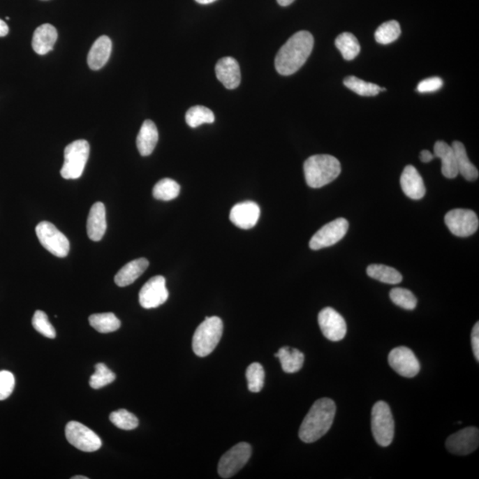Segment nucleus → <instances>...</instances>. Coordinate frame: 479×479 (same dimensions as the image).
I'll use <instances>...</instances> for the list:
<instances>
[{
	"mask_svg": "<svg viewBox=\"0 0 479 479\" xmlns=\"http://www.w3.org/2000/svg\"><path fill=\"white\" fill-rule=\"evenodd\" d=\"M314 45V39L309 31H298L288 38L275 57L278 73L290 75L300 71L309 58Z\"/></svg>",
	"mask_w": 479,
	"mask_h": 479,
	"instance_id": "obj_1",
	"label": "nucleus"
},
{
	"mask_svg": "<svg viewBox=\"0 0 479 479\" xmlns=\"http://www.w3.org/2000/svg\"><path fill=\"white\" fill-rule=\"evenodd\" d=\"M336 410L332 399L323 398L315 401L300 426L301 441L314 443L323 438L333 425Z\"/></svg>",
	"mask_w": 479,
	"mask_h": 479,
	"instance_id": "obj_2",
	"label": "nucleus"
},
{
	"mask_svg": "<svg viewBox=\"0 0 479 479\" xmlns=\"http://www.w3.org/2000/svg\"><path fill=\"white\" fill-rule=\"evenodd\" d=\"M341 163L330 155H315L304 163V178L311 189H320L340 175Z\"/></svg>",
	"mask_w": 479,
	"mask_h": 479,
	"instance_id": "obj_3",
	"label": "nucleus"
},
{
	"mask_svg": "<svg viewBox=\"0 0 479 479\" xmlns=\"http://www.w3.org/2000/svg\"><path fill=\"white\" fill-rule=\"evenodd\" d=\"M224 325L221 318L206 317L199 325L193 337V351L199 357L209 355L218 346L223 334Z\"/></svg>",
	"mask_w": 479,
	"mask_h": 479,
	"instance_id": "obj_4",
	"label": "nucleus"
},
{
	"mask_svg": "<svg viewBox=\"0 0 479 479\" xmlns=\"http://www.w3.org/2000/svg\"><path fill=\"white\" fill-rule=\"evenodd\" d=\"M90 155V145L87 140H78L64 150V163L61 175L65 179H80L84 172Z\"/></svg>",
	"mask_w": 479,
	"mask_h": 479,
	"instance_id": "obj_5",
	"label": "nucleus"
},
{
	"mask_svg": "<svg viewBox=\"0 0 479 479\" xmlns=\"http://www.w3.org/2000/svg\"><path fill=\"white\" fill-rule=\"evenodd\" d=\"M371 429L377 444L383 448L392 444L395 438V423L390 406L386 402L378 401L374 405Z\"/></svg>",
	"mask_w": 479,
	"mask_h": 479,
	"instance_id": "obj_6",
	"label": "nucleus"
},
{
	"mask_svg": "<svg viewBox=\"0 0 479 479\" xmlns=\"http://www.w3.org/2000/svg\"><path fill=\"white\" fill-rule=\"evenodd\" d=\"M36 234L43 247L58 258L67 257L70 252V242L57 226L52 223L43 221L36 228Z\"/></svg>",
	"mask_w": 479,
	"mask_h": 479,
	"instance_id": "obj_7",
	"label": "nucleus"
},
{
	"mask_svg": "<svg viewBox=\"0 0 479 479\" xmlns=\"http://www.w3.org/2000/svg\"><path fill=\"white\" fill-rule=\"evenodd\" d=\"M251 445L246 442L239 443L223 455L219 462L218 472L222 478H230L244 467L251 458Z\"/></svg>",
	"mask_w": 479,
	"mask_h": 479,
	"instance_id": "obj_8",
	"label": "nucleus"
},
{
	"mask_svg": "<svg viewBox=\"0 0 479 479\" xmlns=\"http://www.w3.org/2000/svg\"><path fill=\"white\" fill-rule=\"evenodd\" d=\"M65 435L72 445L83 452H93L99 450L103 445L96 433L78 422H68L65 429Z\"/></svg>",
	"mask_w": 479,
	"mask_h": 479,
	"instance_id": "obj_9",
	"label": "nucleus"
},
{
	"mask_svg": "<svg viewBox=\"0 0 479 479\" xmlns=\"http://www.w3.org/2000/svg\"><path fill=\"white\" fill-rule=\"evenodd\" d=\"M445 225L452 235L458 237H469L478 231L479 221L471 209H455L446 213Z\"/></svg>",
	"mask_w": 479,
	"mask_h": 479,
	"instance_id": "obj_10",
	"label": "nucleus"
},
{
	"mask_svg": "<svg viewBox=\"0 0 479 479\" xmlns=\"http://www.w3.org/2000/svg\"><path fill=\"white\" fill-rule=\"evenodd\" d=\"M349 229V223L346 219L339 218L334 221L327 223L320 229L319 231L311 237L310 248L314 251L330 247L337 244L344 236Z\"/></svg>",
	"mask_w": 479,
	"mask_h": 479,
	"instance_id": "obj_11",
	"label": "nucleus"
},
{
	"mask_svg": "<svg viewBox=\"0 0 479 479\" xmlns=\"http://www.w3.org/2000/svg\"><path fill=\"white\" fill-rule=\"evenodd\" d=\"M169 297V291L166 288L165 278L157 275L151 278L140 291L139 301L140 306L145 309H152L165 304Z\"/></svg>",
	"mask_w": 479,
	"mask_h": 479,
	"instance_id": "obj_12",
	"label": "nucleus"
},
{
	"mask_svg": "<svg viewBox=\"0 0 479 479\" xmlns=\"http://www.w3.org/2000/svg\"><path fill=\"white\" fill-rule=\"evenodd\" d=\"M388 362L389 365L395 372L408 378L418 376L421 369L415 353L411 349L405 346L396 347L390 351Z\"/></svg>",
	"mask_w": 479,
	"mask_h": 479,
	"instance_id": "obj_13",
	"label": "nucleus"
},
{
	"mask_svg": "<svg viewBox=\"0 0 479 479\" xmlns=\"http://www.w3.org/2000/svg\"><path fill=\"white\" fill-rule=\"evenodd\" d=\"M318 323L323 336L327 339L339 342L344 339L347 332V326L342 315L333 308L326 307L318 315Z\"/></svg>",
	"mask_w": 479,
	"mask_h": 479,
	"instance_id": "obj_14",
	"label": "nucleus"
},
{
	"mask_svg": "<svg viewBox=\"0 0 479 479\" xmlns=\"http://www.w3.org/2000/svg\"><path fill=\"white\" fill-rule=\"evenodd\" d=\"M479 445V432L476 427L461 429L446 439L445 446L449 452L457 455H468L477 450Z\"/></svg>",
	"mask_w": 479,
	"mask_h": 479,
	"instance_id": "obj_15",
	"label": "nucleus"
},
{
	"mask_svg": "<svg viewBox=\"0 0 479 479\" xmlns=\"http://www.w3.org/2000/svg\"><path fill=\"white\" fill-rule=\"evenodd\" d=\"M260 216V208L254 202L247 201L237 203L233 207L230 221L241 229H251L257 224Z\"/></svg>",
	"mask_w": 479,
	"mask_h": 479,
	"instance_id": "obj_16",
	"label": "nucleus"
},
{
	"mask_svg": "<svg viewBox=\"0 0 479 479\" xmlns=\"http://www.w3.org/2000/svg\"><path fill=\"white\" fill-rule=\"evenodd\" d=\"M216 78L228 90L235 89L241 84V70L237 61L232 57H225L216 62Z\"/></svg>",
	"mask_w": 479,
	"mask_h": 479,
	"instance_id": "obj_17",
	"label": "nucleus"
},
{
	"mask_svg": "<svg viewBox=\"0 0 479 479\" xmlns=\"http://www.w3.org/2000/svg\"><path fill=\"white\" fill-rule=\"evenodd\" d=\"M400 186L408 198L420 200L425 196L426 189L422 176L415 167L408 165L400 177Z\"/></svg>",
	"mask_w": 479,
	"mask_h": 479,
	"instance_id": "obj_18",
	"label": "nucleus"
},
{
	"mask_svg": "<svg viewBox=\"0 0 479 479\" xmlns=\"http://www.w3.org/2000/svg\"><path fill=\"white\" fill-rule=\"evenodd\" d=\"M87 235L91 241L99 242L107 230L106 209L103 202L91 206L87 219Z\"/></svg>",
	"mask_w": 479,
	"mask_h": 479,
	"instance_id": "obj_19",
	"label": "nucleus"
},
{
	"mask_svg": "<svg viewBox=\"0 0 479 479\" xmlns=\"http://www.w3.org/2000/svg\"><path fill=\"white\" fill-rule=\"evenodd\" d=\"M112 51V42L107 36H101L94 43L89 54L87 64L93 71L101 70L106 65Z\"/></svg>",
	"mask_w": 479,
	"mask_h": 479,
	"instance_id": "obj_20",
	"label": "nucleus"
},
{
	"mask_svg": "<svg viewBox=\"0 0 479 479\" xmlns=\"http://www.w3.org/2000/svg\"><path fill=\"white\" fill-rule=\"evenodd\" d=\"M58 32L54 26L45 24L36 29L32 38V47L38 54L45 55L54 49Z\"/></svg>",
	"mask_w": 479,
	"mask_h": 479,
	"instance_id": "obj_21",
	"label": "nucleus"
},
{
	"mask_svg": "<svg viewBox=\"0 0 479 479\" xmlns=\"http://www.w3.org/2000/svg\"><path fill=\"white\" fill-rule=\"evenodd\" d=\"M149 265V262L146 258H138L131 261L120 269L115 277V282L119 287L129 286L143 274Z\"/></svg>",
	"mask_w": 479,
	"mask_h": 479,
	"instance_id": "obj_22",
	"label": "nucleus"
},
{
	"mask_svg": "<svg viewBox=\"0 0 479 479\" xmlns=\"http://www.w3.org/2000/svg\"><path fill=\"white\" fill-rule=\"evenodd\" d=\"M159 130L153 121L146 120L137 137V147L141 156H150L159 142Z\"/></svg>",
	"mask_w": 479,
	"mask_h": 479,
	"instance_id": "obj_23",
	"label": "nucleus"
},
{
	"mask_svg": "<svg viewBox=\"0 0 479 479\" xmlns=\"http://www.w3.org/2000/svg\"><path fill=\"white\" fill-rule=\"evenodd\" d=\"M434 156L441 159V172L445 178L455 179L458 176L457 165L452 146H449L444 141H437L434 146Z\"/></svg>",
	"mask_w": 479,
	"mask_h": 479,
	"instance_id": "obj_24",
	"label": "nucleus"
},
{
	"mask_svg": "<svg viewBox=\"0 0 479 479\" xmlns=\"http://www.w3.org/2000/svg\"><path fill=\"white\" fill-rule=\"evenodd\" d=\"M454 149L456 165H457L458 173L468 182H474L478 179V170L473 163H471L467 155L464 144L460 141L455 140L452 144Z\"/></svg>",
	"mask_w": 479,
	"mask_h": 479,
	"instance_id": "obj_25",
	"label": "nucleus"
},
{
	"mask_svg": "<svg viewBox=\"0 0 479 479\" xmlns=\"http://www.w3.org/2000/svg\"><path fill=\"white\" fill-rule=\"evenodd\" d=\"M274 356L280 360L282 369L285 373H297L304 366V353L295 348L281 347Z\"/></svg>",
	"mask_w": 479,
	"mask_h": 479,
	"instance_id": "obj_26",
	"label": "nucleus"
},
{
	"mask_svg": "<svg viewBox=\"0 0 479 479\" xmlns=\"http://www.w3.org/2000/svg\"><path fill=\"white\" fill-rule=\"evenodd\" d=\"M367 274L369 277L386 284H399L403 280L402 274L398 270L385 265H370L367 268Z\"/></svg>",
	"mask_w": 479,
	"mask_h": 479,
	"instance_id": "obj_27",
	"label": "nucleus"
},
{
	"mask_svg": "<svg viewBox=\"0 0 479 479\" xmlns=\"http://www.w3.org/2000/svg\"><path fill=\"white\" fill-rule=\"evenodd\" d=\"M334 45L341 54H342L344 60L352 61L359 55L360 52V45L358 41L357 38L350 32H344L336 38Z\"/></svg>",
	"mask_w": 479,
	"mask_h": 479,
	"instance_id": "obj_28",
	"label": "nucleus"
},
{
	"mask_svg": "<svg viewBox=\"0 0 479 479\" xmlns=\"http://www.w3.org/2000/svg\"><path fill=\"white\" fill-rule=\"evenodd\" d=\"M89 323L95 330L103 334L115 332L121 327V321L112 313L91 315Z\"/></svg>",
	"mask_w": 479,
	"mask_h": 479,
	"instance_id": "obj_29",
	"label": "nucleus"
},
{
	"mask_svg": "<svg viewBox=\"0 0 479 479\" xmlns=\"http://www.w3.org/2000/svg\"><path fill=\"white\" fill-rule=\"evenodd\" d=\"M344 84L348 89L354 91L360 96H376L380 91H385V88L380 87L379 85L360 80L354 75H349V77L344 78Z\"/></svg>",
	"mask_w": 479,
	"mask_h": 479,
	"instance_id": "obj_30",
	"label": "nucleus"
},
{
	"mask_svg": "<svg viewBox=\"0 0 479 479\" xmlns=\"http://www.w3.org/2000/svg\"><path fill=\"white\" fill-rule=\"evenodd\" d=\"M180 186L172 179H163L156 184L153 189V196L161 201H170L178 198Z\"/></svg>",
	"mask_w": 479,
	"mask_h": 479,
	"instance_id": "obj_31",
	"label": "nucleus"
},
{
	"mask_svg": "<svg viewBox=\"0 0 479 479\" xmlns=\"http://www.w3.org/2000/svg\"><path fill=\"white\" fill-rule=\"evenodd\" d=\"M214 121V114L209 108L205 106L190 108L186 113V122L191 128L198 127L203 124H212Z\"/></svg>",
	"mask_w": 479,
	"mask_h": 479,
	"instance_id": "obj_32",
	"label": "nucleus"
},
{
	"mask_svg": "<svg viewBox=\"0 0 479 479\" xmlns=\"http://www.w3.org/2000/svg\"><path fill=\"white\" fill-rule=\"evenodd\" d=\"M401 29L397 21H389L381 24L376 29L375 38L381 45H388L399 38Z\"/></svg>",
	"mask_w": 479,
	"mask_h": 479,
	"instance_id": "obj_33",
	"label": "nucleus"
},
{
	"mask_svg": "<svg viewBox=\"0 0 479 479\" xmlns=\"http://www.w3.org/2000/svg\"><path fill=\"white\" fill-rule=\"evenodd\" d=\"M116 375L111 371L103 363H98L95 366V372L91 376L89 383L91 388L99 390L103 387L110 385L116 380Z\"/></svg>",
	"mask_w": 479,
	"mask_h": 479,
	"instance_id": "obj_34",
	"label": "nucleus"
},
{
	"mask_svg": "<svg viewBox=\"0 0 479 479\" xmlns=\"http://www.w3.org/2000/svg\"><path fill=\"white\" fill-rule=\"evenodd\" d=\"M246 378L248 381L249 392H260L263 389L265 383V370L261 364L258 362L251 364L246 370Z\"/></svg>",
	"mask_w": 479,
	"mask_h": 479,
	"instance_id": "obj_35",
	"label": "nucleus"
},
{
	"mask_svg": "<svg viewBox=\"0 0 479 479\" xmlns=\"http://www.w3.org/2000/svg\"><path fill=\"white\" fill-rule=\"evenodd\" d=\"M390 300L406 310H413L418 306V298L406 288H395L390 292Z\"/></svg>",
	"mask_w": 479,
	"mask_h": 479,
	"instance_id": "obj_36",
	"label": "nucleus"
},
{
	"mask_svg": "<svg viewBox=\"0 0 479 479\" xmlns=\"http://www.w3.org/2000/svg\"><path fill=\"white\" fill-rule=\"evenodd\" d=\"M110 419L115 426L124 431H132L139 426V420L133 413L128 412L126 409H120L111 413Z\"/></svg>",
	"mask_w": 479,
	"mask_h": 479,
	"instance_id": "obj_37",
	"label": "nucleus"
},
{
	"mask_svg": "<svg viewBox=\"0 0 479 479\" xmlns=\"http://www.w3.org/2000/svg\"><path fill=\"white\" fill-rule=\"evenodd\" d=\"M32 326L38 333L47 339H54L57 337L54 326L49 321L47 314L43 311H36L32 318Z\"/></svg>",
	"mask_w": 479,
	"mask_h": 479,
	"instance_id": "obj_38",
	"label": "nucleus"
},
{
	"mask_svg": "<svg viewBox=\"0 0 479 479\" xmlns=\"http://www.w3.org/2000/svg\"><path fill=\"white\" fill-rule=\"evenodd\" d=\"M15 379L11 372L0 371V400H4L12 395L15 389Z\"/></svg>",
	"mask_w": 479,
	"mask_h": 479,
	"instance_id": "obj_39",
	"label": "nucleus"
},
{
	"mask_svg": "<svg viewBox=\"0 0 479 479\" xmlns=\"http://www.w3.org/2000/svg\"><path fill=\"white\" fill-rule=\"evenodd\" d=\"M442 85L443 80L441 78H429L420 82L418 85V91L421 94L433 93V91L441 89Z\"/></svg>",
	"mask_w": 479,
	"mask_h": 479,
	"instance_id": "obj_40",
	"label": "nucleus"
},
{
	"mask_svg": "<svg viewBox=\"0 0 479 479\" xmlns=\"http://www.w3.org/2000/svg\"><path fill=\"white\" fill-rule=\"evenodd\" d=\"M471 346L475 359L479 362V323H477L471 332Z\"/></svg>",
	"mask_w": 479,
	"mask_h": 479,
	"instance_id": "obj_41",
	"label": "nucleus"
},
{
	"mask_svg": "<svg viewBox=\"0 0 479 479\" xmlns=\"http://www.w3.org/2000/svg\"><path fill=\"white\" fill-rule=\"evenodd\" d=\"M434 159H436L434 154H432L431 151L422 150L420 154V159L422 163H429Z\"/></svg>",
	"mask_w": 479,
	"mask_h": 479,
	"instance_id": "obj_42",
	"label": "nucleus"
},
{
	"mask_svg": "<svg viewBox=\"0 0 479 479\" xmlns=\"http://www.w3.org/2000/svg\"><path fill=\"white\" fill-rule=\"evenodd\" d=\"M8 32H9L8 26L6 25V24L4 21H2V20H0V38L5 37V36L8 34Z\"/></svg>",
	"mask_w": 479,
	"mask_h": 479,
	"instance_id": "obj_43",
	"label": "nucleus"
},
{
	"mask_svg": "<svg viewBox=\"0 0 479 479\" xmlns=\"http://www.w3.org/2000/svg\"><path fill=\"white\" fill-rule=\"evenodd\" d=\"M295 0H277L278 4L281 6H288L292 4Z\"/></svg>",
	"mask_w": 479,
	"mask_h": 479,
	"instance_id": "obj_44",
	"label": "nucleus"
},
{
	"mask_svg": "<svg viewBox=\"0 0 479 479\" xmlns=\"http://www.w3.org/2000/svg\"><path fill=\"white\" fill-rule=\"evenodd\" d=\"M196 2L202 5L212 4V3L215 2L216 0H196Z\"/></svg>",
	"mask_w": 479,
	"mask_h": 479,
	"instance_id": "obj_45",
	"label": "nucleus"
},
{
	"mask_svg": "<svg viewBox=\"0 0 479 479\" xmlns=\"http://www.w3.org/2000/svg\"><path fill=\"white\" fill-rule=\"evenodd\" d=\"M71 479H88V478L84 477V476H75V477H72Z\"/></svg>",
	"mask_w": 479,
	"mask_h": 479,
	"instance_id": "obj_46",
	"label": "nucleus"
}]
</instances>
